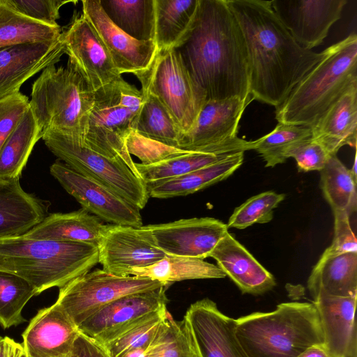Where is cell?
I'll list each match as a JSON object with an SVG mask.
<instances>
[{
  "label": "cell",
  "mask_w": 357,
  "mask_h": 357,
  "mask_svg": "<svg viewBox=\"0 0 357 357\" xmlns=\"http://www.w3.org/2000/svg\"><path fill=\"white\" fill-rule=\"evenodd\" d=\"M242 31L248 53L250 94L278 108L324 57L302 47L282 24L271 1L226 0Z\"/></svg>",
  "instance_id": "1"
},
{
  "label": "cell",
  "mask_w": 357,
  "mask_h": 357,
  "mask_svg": "<svg viewBox=\"0 0 357 357\" xmlns=\"http://www.w3.org/2000/svg\"><path fill=\"white\" fill-rule=\"evenodd\" d=\"M176 50L206 100H252L245 39L226 0H199L193 26Z\"/></svg>",
  "instance_id": "2"
},
{
  "label": "cell",
  "mask_w": 357,
  "mask_h": 357,
  "mask_svg": "<svg viewBox=\"0 0 357 357\" xmlns=\"http://www.w3.org/2000/svg\"><path fill=\"white\" fill-rule=\"evenodd\" d=\"M98 263L96 244L40 240L24 234L0 238V271L26 280L37 295L63 287Z\"/></svg>",
  "instance_id": "3"
},
{
  "label": "cell",
  "mask_w": 357,
  "mask_h": 357,
  "mask_svg": "<svg viewBox=\"0 0 357 357\" xmlns=\"http://www.w3.org/2000/svg\"><path fill=\"white\" fill-rule=\"evenodd\" d=\"M326 50L324 57L275 109L278 123L312 128L357 85V36L351 33Z\"/></svg>",
  "instance_id": "4"
},
{
  "label": "cell",
  "mask_w": 357,
  "mask_h": 357,
  "mask_svg": "<svg viewBox=\"0 0 357 357\" xmlns=\"http://www.w3.org/2000/svg\"><path fill=\"white\" fill-rule=\"evenodd\" d=\"M236 335L248 357H298L308 347L324 344L314 303L287 302L268 312L236 319Z\"/></svg>",
  "instance_id": "5"
},
{
  "label": "cell",
  "mask_w": 357,
  "mask_h": 357,
  "mask_svg": "<svg viewBox=\"0 0 357 357\" xmlns=\"http://www.w3.org/2000/svg\"><path fill=\"white\" fill-rule=\"evenodd\" d=\"M95 92L70 61L43 70L31 87L29 108L43 133L55 130L84 143Z\"/></svg>",
  "instance_id": "6"
},
{
  "label": "cell",
  "mask_w": 357,
  "mask_h": 357,
  "mask_svg": "<svg viewBox=\"0 0 357 357\" xmlns=\"http://www.w3.org/2000/svg\"><path fill=\"white\" fill-rule=\"evenodd\" d=\"M42 139L48 149L71 169L93 179L142 209L149 194L146 183L119 158H107L83 142L55 130L47 131Z\"/></svg>",
  "instance_id": "7"
},
{
  "label": "cell",
  "mask_w": 357,
  "mask_h": 357,
  "mask_svg": "<svg viewBox=\"0 0 357 357\" xmlns=\"http://www.w3.org/2000/svg\"><path fill=\"white\" fill-rule=\"evenodd\" d=\"M138 79L142 91L159 100L183 134L193 127L206 97L176 49L158 52L150 70Z\"/></svg>",
  "instance_id": "8"
},
{
  "label": "cell",
  "mask_w": 357,
  "mask_h": 357,
  "mask_svg": "<svg viewBox=\"0 0 357 357\" xmlns=\"http://www.w3.org/2000/svg\"><path fill=\"white\" fill-rule=\"evenodd\" d=\"M164 286L147 278L116 276L102 269H96L59 288L55 303L78 327L100 308L120 297Z\"/></svg>",
  "instance_id": "9"
},
{
  "label": "cell",
  "mask_w": 357,
  "mask_h": 357,
  "mask_svg": "<svg viewBox=\"0 0 357 357\" xmlns=\"http://www.w3.org/2000/svg\"><path fill=\"white\" fill-rule=\"evenodd\" d=\"M252 101L238 96L206 100L193 127L183 134L178 149L215 154L252 150V141L237 136L241 116Z\"/></svg>",
  "instance_id": "10"
},
{
  "label": "cell",
  "mask_w": 357,
  "mask_h": 357,
  "mask_svg": "<svg viewBox=\"0 0 357 357\" xmlns=\"http://www.w3.org/2000/svg\"><path fill=\"white\" fill-rule=\"evenodd\" d=\"M118 79L95 92L84 144L107 158H121L140 178L126 146V137L133 130L138 114L121 105Z\"/></svg>",
  "instance_id": "11"
},
{
  "label": "cell",
  "mask_w": 357,
  "mask_h": 357,
  "mask_svg": "<svg viewBox=\"0 0 357 357\" xmlns=\"http://www.w3.org/2000/svg\"><path fill=\"white\" fill-rule=\"evenodd\" d=\"M167 287L120 297L90 316L77 329L104 345L142 321L166 310Z\"/></svg>",
  "instance_id": "12"
},
{
  "label": "cell",
  "mask_w": 357,
  "mask_h": 357,
  "mask_svg": "<svg viewBox=\"0 0 357 357\" xmlns=\"http://www.w3.org/2000/svg\"><path fill=\"white\" fill-rule=\"evenodd\" d=\"M50 171L89 213L110 224L142 226L140 209L106 186L79 174L60 160L50 166Z\"/></svg>",
  "instance_id": "13"
},
{
  "label": "cell",
  "mask_w": 357,
  "mask_h": 357,
  "mask_svg": "<svg viewBox=\"0 0 357 357\" xmlns=\"http://www.w3.org/2000/svg\"><path fill=\"white\" fill-rule=\"evenodd\" d=\"M82 15L109 53L117 70L137 79L151 68L158 54L154 40H138L117 27L108 17L100 0L82 1Z\"/></svg>",
  "instance_id": "14"
},
{
  "label": "cell",
  "mask_w": 357,
  "mask_h": 357,
  "mask_svg": "<svg viewBox=\"0 0 357 357\" xmlns=\"http://www.w3.org/2000/svg\"><path fill=\"white\" fill-rule=\"evenodd\" d=\"M98 263L116 276H130L132 268H143L167 255L158 248L151 232L140 227L105 225L98 243Z\"/></svg>",
  "instance_id": "15"
},
{
  "label": "cell",
  "mask_w": 357,
  "mask_h": 357,
  "mask_svg": "<svg viewBox=\"0 0 357 357\" xmlns=\"http://www.w3.org/2000/svg\"><path fill=\"white\" fill-rule=\"evenodd\" d=\"M183 321L198 357H248L236 335V319L205 298L192 303Z\"/></svg>",
  "instance_id": "16"
},
{
  "label": "cell",
  "mask_w": 357,
  "mask_h": 357,
  "mask_svg": "<svg viewBox=\"0 0 357 357\" xmlns=\"http://www.w3.org/2000/svg\"><path fill=\"white\" fill-rule=\"evenodd\" d=\"M167 255L204 259L228 232L222 221L209 217L181 219L144 226Z\"/></svg>",
  "instance_id": "17"
},
{
  "label": "cell",
  "mask_w": 357,
  "mask_h": 357,
  "mask_svg": "<svg viewBox=\"0 0 357 357\" xmlns=\"http://www.w3.org/2000/svg\"><path fill=\"white\" fill-rule=\"evenodd\" d=\"M347 0H272L271 7L294 39L312 50L341 18Z\"/></svg>",
  "instance_id": "18"
},
{
  "label": "cell",
  "mask_w": 357,
  "mask_h": 357,
  "mask_svg": "<svg viewBox=\"0 0 357 357\" xmlns=\"http://www.w3.org/2000/svg\"><path fill=\"white\" fill-rule=\"evenodd\" d=\"M65 54L94 92L121 77L109 53L82 15L62 32Z\"/></svg>",
  "instance_id": "19"
},
{
  "label": "cell",
  "mask_w": 357,
  "mask_h": 357,
  "mask_svg": "<svg viewBox=\"0 0 357 357\" xmlns=\"http://www.w3.org/2000/svg\"><path fill=\"white\" fill-rule=\"evenodd\" d=\"M64 54L61 36L54 42L0 49V100L20 92L21 86L27 79L45 68L55 65Z\"/></svg>",
  "instance_id": "20"
},
{
  "label": "cell",
  "mask_w": 357,
  "mask_h": 357,
  "mask_svg": "<svg viewBox=\"0 0 357 357\" xmlns=\"http://www.w3.org/2000/svg\"><path fill=\"white\" fill-rule=\"evenodd\" d=\"M77 327L54 303L38 310L22 333L26 357H69Z\"/></svg>",
  "instance_id": "21"
},
{
  "label": "cell",
  "mask_w": 357,
  "mask_h": 357,
  "mask_svg": "<svg viewBox=\"0 0 357 357\" xmlns=\"http://www.w3.org/2000/svg\"><path fill=\"white\" fill-rule=\"evenodd\" d=\"M210 257L236 284L243 294L261 295L274 288V276L229 231L218 242Z\"/></svg>",
  "instance_id": "22"
},
{
  "label": "cell",
  "mask_w": 357,
  "mask_h": 357,
  "mask_svg": "<svg viewBox=\"0 0 357 357\" xmlns=\"http://www.w3.org/2000/svg\"><path fill=\"white\" fill-rule=\"evenodd\" d=\"M356 298L320 295L314 298L324 344L337 357H357Z\"/></svg>",
  "instance_id": "23"
},
{
  "label": "cell",
  "mask_w": 357,
  "mask_h": 357,
  "mask_svg": "<svg viewBox=\"0 0 357 357\" xmlns=\"http://www.w3.org/2000/svg\"><path fill=\"white\" fill-rule=\"evenodd\" d=\"M50 206L24 190L20 178H0V238L25 234L48 215Z\"/></svg>",
  "instance_id": "24"
},
{
  "label": "cell",
  "mask_w": 357,
  "mask_h": 357,
  "mask_svg": "<svg viewBox=\"0 0 357 357\" xmlns=\"http://www.w3.org/2000/svg\"><path fill=\"white\" fill-rule=\"evenodd\" d=\"M312 137L330 156L344 146L356 147L357 140V85L349 89L311 128Z\"/></svg>",
  "instance_id": "25"
},
{
  "label": "cell",
  "mask_w": 357,
  "mask_h": 357,
  "mask_svg": "<svg viewBox=\"0 0 357 357\" xmlns=\"http://www.w3.org/2000/svg\"><path fill=\"white\" fill-rule=\"evenodd\" d=\"M307 289L313 299L320 295L357 296V252H324L307 280Z\"/></svg>",
  "instance_id": "26"
},
{
  "label": "cell",
  "mask_w": 357,
  "mask_h": 357,
  "mask_svg": "<svg viewBox=\"0 0 357 357\" xmlns=\"http://www.w3.org/2000/svg\"><path fill=\"white\" fill-rule=\"evenodd\" d=\"M105 225L84 208L49 214L24 235L36 239L84 242L98 245Z\"/></svg>",
  "instance_id": "27"
},
{
  "label": "cell",
  "mask_w": 357,
  "mask_h": 357,
  "mask_svg": "<svg viewBox=\"0 0 357 357\" xmlns=\"http://www.w3.org/2000/svg\"><path fill=\"white\" fill-rule=\"evenodd\" d=\"M244 152L177 177L146 183L149 196L166 199L192 194L231 175L243 162Z\"/></svg>",
  "instance_id": "28"
},
{
  "label": "cell",
  "mask_w": 357,
  "mask_h": 357,
  "mask_svg": "<svg viewBox=\"0 0 357 357\" xmlns=\"http://www.w3.org/2000/svg\"><path fill=\"white\" fill-rule=\"evenodd\" d=\"M199 0H155V38L158 52L177 49L190 33Z\"/></svg>",
  "instance_id": "29"
},
{
  "label": "cell",
  "mask_w": 357,
  "mask_h": 357,
  "mask_svg": "<svg viewBox=\"0 0 357 357\" xmlns=\"http://www.w3.org/2000/svg\"><path fill=\"white\" fill-rule=\"evenodd\" d=\"M130 275L157 280L165 286L185 280L223 278L225 273L204 259L166 255L155 263L143 268H132Z\"/></svg>",
  "instance_id": "30"
},
{
  "label": "cell",
  "mask_w": 357,
  "mask_h": 357,
  "mask_svg": "<svg viewBox=\"0 0 357 357\" xmlns=\"http://www.w3.org/2000/svg\"><path fill=\"white\" fill-rule=\"evenodd\" d=\"M42 131L30 108L0 149V178H20Z\"/></svg>",
  "instance_id": "31"
},
{
  "label": "cell",
  "mask_w": 357,
  "mask_h": 357,
  "mask_svg": "<svg viewBox=\"0 0 357 357\" xmlns=\"http://www.w3.org/2000/svg\"><path fill=\"white\" fill-rule=\"evenodd\" d=\"M110 20L130 37L154 40L155 0H100Z\"/></svg>",
  "instance_id": "32"
},
{
  "label": "cell",
  "mask_w": 357,
  "mask_h": 357,
  "mask_svg": "<svg viewBox=\"0 0 357 357\" xmlns=\"http://www.w3.org/2000/svg\"><path fill=\"white\" fill-rule=\"evenodd\" d=\"M61 28L32 20L14 10L0 0V49L24 44L54 42Z\"/></svg>",
  "instance_id": "33"
},
{
  "label": "cell",
  "mask_w": 357,
  "mask_h": 357,
  "mask_svg": "<svg viewBox=\"0 0 357 357\" xmlns=\"http://www.w3.org/2000/svg\"><path fill=\"white\" fill-rule=\"evenodd\" d=\"M321 188L333 211L349 215L357 208L356 172L348 169L336 155L330 156L320 171Z\"/></svg>",
  "instance_id": "34"
},
{
  "label": "cell",
  "mask_w": 357,
  "mask_h": 357,
  "mask_svg": "<svg viewBox=\"0 0 357 357\" xmlns=\"http://www.w3.org/2000/svg\"><path fill=\"white\" fill-rule=\"evenodd\" d=\"M142 93L144 100L133 130L145 137L178 148L182 130L156 97Z\"/></svg>",
  "instance_id": "35"
},
{
  "label": "cell",
  "mask_w": 357,
  "mask_h": 357,
  "mask_svg": "<svg viewBox=\"0 0 357 357\" xmlns=\"http://www.w3.org/2000/svg\"><path fill=\"white\" fill-rule=\"evenodd\" d=\"M230 155L190 151L153 165H144L135 162V167L140 178L147 183L184 175L218 162Z\"/></svg>",
  "instance_id": "36"
},
{
  "label": "cell",
  "mask_w": 357,
  "mask_h": 357,
  "mask_svg": "<svg viewBox=\"0 0 357 357\" xmlns=\"http://www.w3.org/2000/svg\"><path fill=\"white\" fill-rule=\"evenodd\" d=\"M36 289L15 275L0 271V325L3 329L26 321L22 310L28 301L36 296Z\"/></svg>",
  "instance_id": "37"
},
{
  "label": "cell",
  "mask_w": 357,
  "mask_h": 357,
  "mask_svg": "<svg viewBox=\"0 0 357 357\" xmlns=\"http://www.w3.org/2000/svg\"><path fill=\"white\" fill-rule=\"evenodd\" d=\"M310 137V127L278 123L271 132L252 141V150L263 158L266 167H275L285 162L290 147Z\"/></svg>",
  "instance_id": "38"
},
{
  "label": "cell",
  "mask_w": 357,
  "mask_h": 357,
  "mask_svg": "<svg viewBox=\"0 0 357 357\" xmlns=\"http://www.w3.org/2000/svg\"><path fill=\"white\" fill-rule=\"evenodd\" d=\"M146 357H198L183 319L174 320L168 312L146 350Z\"/></svg>",
  "instance_id": "39"
},
{
  "label": "cell",
  "mask_w": 357,
  "mask_h": 357,
  "mask_svg": "<svg viewBox=\"0 0 357 357\" xmlns=\"http://www.w3.org/2000/svg\"><path fill=\"white\" fill-rule=\"evenodd\" d=\"M284 194L266 191L253 196L236 208L227 225L239 229L255 223H266L273 218V209L284 199Z\"/></svg>",
  "instance_id": "40"
},
{
  "label": "cell",
  "mask_w": 357,
  "mask_h": 357,
  "mask_svg": "<svg viewBox=\"0 0 357 357\" xmlns=\"http://www.w3.org/2000/svg\"><path fill=\"white\" fill-rule=\"evenodd\" d=\"M168 312L167 309L160 311L104 344L110 357H119L130 349H148Z\"/></svg>",
  "instance_id": "41"
},
{
  "label": "cell",
  "mask_w": 357,
  "mask_h": 357,
  "mask_svg": "<svg viewBox=\"0 0 357 357\" xmlns=\"http://www.w3.org/2000/svg\"><path fill=\"white\" fill-rule=\"evenodd\" d=\"M126 146L128 153L138 158L144 165L156 164L190 152L145 137L135 130L127 136Z\"/></svg>",
  "instance_id": "42"
},
{
  "label": "cell",
  "mask_w": 357,
  "mask_h": 357,
  "mask_svg": "<svg viewBox=\"0 0 357 357\" xmlns=\"http://www.w3.org/2000/svg\"><path fill=\"white\" fill-rule=\"evenodd\" d=\"M14 10L32 20L50 25L58 26L59 10L65 4L75 1L62 0H1Z\"/></svg>",
  "instance_id": "43"
},
{
  "label": "cell",
  "mask_w": 357,
  "mask_h": 357,
  "mask_svg": "<svg viewBox=\"0 0 357 357\" xmlns=\"http://www.w3.org/2000/svg\"><path fill=\"white\" fill-rule=\"evenodd\" d=\"M293 158L301 172L321 171L330 155L324 148L312 137L294 144L286 153Z\"/></svg>",
  "instance_id": "44"
},
{
  "label": "cell",
  "mask_w": 357,
  "mask_h": 357,
  "mask_svg": "<svg viewBox=\"0 0 357 357\" xmlns=\"http://www.w3.org/2000/svg\"><path fill=\"white\" fill-rule=\"evenodd\" d=\"M29 108L28 97L20 92L0 100V149Z\"/></svg>",
  "instance_id": "45"
},
{
  "label": "cell",
  "mask_w": 357,
  "mask_h": 357,
  "mask_svg": "<svg viewBox=\"0 0 357 357\" xmlns=\"http://www.w3.org/2000/svg\"><path fill=\"white\" fill-rule=\"evenodd\" d=\"M334 236L331 245L324 251L328 254L357 252V241L345 211L334 210Z\"/></svg>",
  "instance_id": "46"
},
{
  "label": "cell",
  "mask_w": 357,
  "mask_h": 357,
  "mask_svg": "<svg viewBox=\"0 0 357 357\" xmlns=\"http://www.w3.org/2000/svg\"><path fill=\"white\" fill-rule=\"evenodd\" d=\"M69 357H110L103 345L79 331Z\"/></svg>",
  "instance_id": "47"
},
{
  "label": "cell",
  "mask_w": 357,
  "mask_h": 357,
  "mask_svg": "<svg viewBox=\"0 0 357 357\" xmlns=\"http://www.w3.org/2000/svg\"><path fill=\"white\" fill-rule=\"evenodd\" d=\"M24 350L22 344L9 337L0 340V357H21Z\"/></svg>",
  "instance_id": "48"
},
{
  "label": "cell",
  "mask_w": 357,
  "mask_h": 357,
  "mask_svg": "<svg viewBox=\"0 0 357 357\" xmlns=\"http://www.w3.org/2000/svg\"><path fill=\"white\" fill-rule=\"evenodd\" d=\"M298 357H337L324 344H317L308 347Z\"/></svg>",
  "instance_id": "49"
},
{
  "label": "cell",
  "mask_w": 357,
  "mask_h": 357,
  "mask_svg": "<svg viewBox=\"0 0 357 357\" xmlns=\"http://www.w3.org/2000/svg\"><path fill=\"white\" fill-rule=\"evenodd\" d=\"M147 349H134L127 351L119 357H146Z\"/></svg>",
  "instance_id": "50"
},
{
  "label": "cell",
  "mask_w": 357,
  "mask_h": 357,
  "mask_svg": "<svg viewBox=\"0 0 357 357\" xmlns=\"http://www.w3.org/2000/svg\"><path fill=\"white\" fill-rule=\"evenodd\" d=\"M21 357H26L24 354V353L23 352V354H22Z\"/></svg>",
  "instance_id": "51"
},
{
  "label": "cell",
  "mask_w": 357,
  "mask_h": 357,
  "mask_svg": "<svg viewBox=\"0 0 357 357\" xmlns=\"http://www.w3.org/2000/svg\"><path fill=\"white\" fill-rule=\"evenodd\" d=\"M1 338H2V337H1V336H0V340H1Z\"/></svg>",
  "instance_id": "52"
}]
</instances>
